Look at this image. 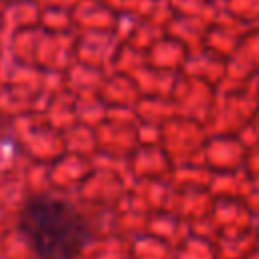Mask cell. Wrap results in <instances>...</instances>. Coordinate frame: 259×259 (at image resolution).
Returning <instances> with one entry per match:
<instances>
[{
	"label": "cell",
	"mask_w": 259,
	"mask_h": 259,
	"mask_svg": "<svg viewBox=\"0 0 259 259\" xmlns=\"http://www.w3.org/2000/svg\"><path fill=\"white\" fill-rule=\"evenodd\" d=\"M16 227L36 259H77L93 241L89 219L71 200L47 192L22 202Z\"/></svg>",
	"instance_id": "cell-1"
},
{
	"label": "cell",
	"mask_w": 259,
	"mask_h": 259,
	"mask_svg": "<svg viewBox=\"0 0 259 259\" xmlns=\"http://www.w3.org/2000/svg\"><path fill=\"white\" fill-rule=\"evenodd\" d=\"M257 239H259V235H257Z\"/></svg>",
	"instance_id": "cell-2"
}]
</instances>
